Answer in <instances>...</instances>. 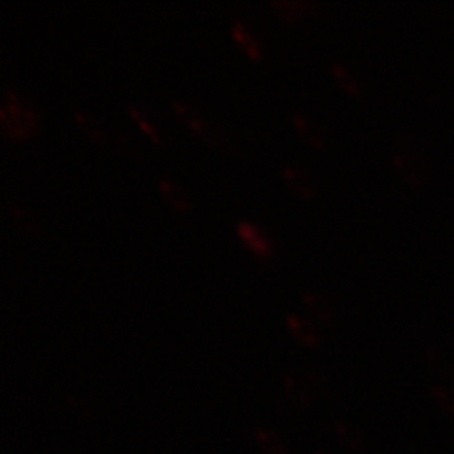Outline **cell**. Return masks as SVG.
Returning a JSON list of instances; mask_svg holds the SVG:
<instances>
[{"instance_id":"obj_17","label":"cell","mask_w":454,"mask_h":454,"mask_svg":"<svg viewBox=\"0 0 454 454\" xmlns=\"http://www.w3.org/2000/svg\"><path fill=\"white\" fill-rule=\"evenodd\" d=\"M129 112H131V116L135 118V121L140 125V129L145 131L146 135H150L153 142H160V135H158V129H155V125L150 121V118L146 116V114L142 112V108H140L138 105L131 103V105H129Z\"/></svg>"},{"instance_id":"obj_18","label":"cell","mask_w":454,"mask_h":454,"mask_svg":"<svg viewBox=\"0 0 454 454\" xmlns=\"http://www.w3.org/2000/svg\"><path fill=\"white\" fill-rule=\"evenodd\" d=\"M317 454H328V452H317Z\"/></svg>"},{"instance_id":"obj_12","label":"cell","mask_w":454,"mask_h":454,"mask_svg":"<svg viewBox=\"0 0 454 454\" xmlns=\"http://www.w3.org/2000/svg\"><path fill=\"white\" fill-rule=\"evenodd\" d=\"M286 322L290 325L292 333L297 339H300L301 343H305V345H317L318 343V333L315 330V325H312L309 320L300 318V317H295V315H288Z\"/></svg>"},{"instance_id":"obj_16","label":"cell","mask_w":454,"mask_h":454,"mask_svg":"<svg viewBox=\"0 0 454 454\" xmlns=\"http://www.w3.org/2000/svg\"><path fill=\"white\" fill-rule=\"evenodd\" d=\"M6 210H8V215H10V218L16 222L23 231H27V233H36L38 230H36V222H35V218L28 215V212H25L20 205H16V203H12V201H6Z\"/></svg>"},{"instance_id":"obj_8","label":"cell","mask_w":454,"mask_h":454,"mask_svg":"<svg viewBox=\"0 0 454 454\" xmlns=\"http://www.w3.org/2000/svg\"><path fill=\"white\" fill-rule=\"evenodd\" d=\"M282 176L286 180L288 186L301 197H310L312 195V182L309 178V175L301 167L297 165H284L282 167Z\"/></svg>"},{"instance_id":"obj_5","label":"cell","mask_w":454,"mask_h":454,"mask_svg":"<svg viewBox=\"0 0 454 454\" xmlns=\"http://www.w3.org/2000/svg\"><path fill=\"white\" fill-rule=\"evenodd\" d=\"M170 105H173L175 112L182 118V121H186L195 133H199V137L205 135L210 121H207L203 118L201 112H199L195 106L188 105L186 101H180V98H173V101H170Z\"/></svg>"},{"instance_id":"obj_10","label":"cell","mask_w":454,"mask_h":454,"mask_svg":"<svg viewBox=\"0 0 454 454\" xmlns=\"http://www.w3.org/2000/svg\"><path fill=\"white\" fill-rule=\"evenodd\" d=\"M158 188L163 193V197L168 201L170 207H175L176 210H188L190 208V201H188V195L184 192L180 186L165 176L158 178Z\"/></svg>"},{"instance_id":"obj_2","label":"cell","mask_w":454,"mask_h":454,"mask_svg":"<svg viewBox=\"0 0 454 454\" xmlns=\"http://www.w3.org/2000/svg\"><path fill=\"white\" fill-rule=\"evenodd\" d=\"M333 432H335L337 442L343 445L348 452H352V454H364L365 452V449H367L365 435L358 428V426L343 422V420H337L333 424Z\"/></svg>"},{"instance_id":"obj_11","label":"cell","mask_w":454,"mask_h":454,"mask_svg":"<svg viewBox=\"0 0 454 454\" xmlns=\"http://www.w3.org/2000/svg\"><path fill=\"white\" fill-rule=\"evenodd\" d=\"M73 116H74L76 123L80 125V129L88 137H91V138H95L98 142H105L108 138L105 127L98 123L90 112H85V110H82L78 106H73Z\"/></svg>"},{"instance_id":"obj_9","label":"cell","mask_w":454,"mask_h":454,"mask_svg":"<svg viewBox=\"0 0 454 454\" xmlns=\"http://www.w3.org/2000/svg\"><path fill=\"white\" fill-rule=\"evenodd\" d=\"M292 123L305 140H309L312 146H324V133H322V127L315 121L310 120L305 114H292Z\"/></svg>"},{"instance_id":"obj_6","label":"cell","mask_w":454,"mask_h":454,"mask_svg":"<svg viewBox=\"0 0 454 454\" xmlns=\"http://www.w3.org/2000/svg\"><path fill=\"white\" fill-rule=\"evenodd\" d=\"M303 303H305L307 310L317 320L325 322V324L333 320V307H332V303H328V300H325L320 292H315V290L303 292Z\"/></svg>"},{"instance_id":"obj_15","label":"cell","mask_w":454,"mask_h":454,"mask_svg":"<svg viewBox=\"0 0 454 454\" xmlns=\"http://www.w3.org/2000/svg\"><path fill=\"white\" fill-rule=\"evenodd\" d=\"M330 70H332V74L335 76V80H337L340 85H343V90H345L347 93L356 95V93L360 91V85H358L356 78H354V74L350 73V70H348L343 63L333 61V63L330 65Z\"/></svg>"},{"instance_id":"obj_3","label":"cell","mask_w":454,"mask_h":454,"mask_svg":"<svg viewBox=\"0 0 454 454\" xmlns=\"http://www.w3.org/2000/svg\"><path fill=\"white\" fill-rule=\"evenodd\" d=\"M254 443L262 454H290V445L280 434L269 428H254Z\"/></svg>"},{"instance_id":"obj_7","label":"cell","mask_w":454,"mask_h":454,"mask_svg":"<svg viewBox=\"0 0 454 454\" xmlns=\"http://www.w3.org/2000/svg\"><path fill=\"white\" fill-rule=\"evenodd\" d=\"M237 231H239L240 239H243L247 243V247L252 248L255 254L267 255L269 252H271V245H269V240L265 239V235L258 230V227H254L248 222H239Z\"/></svg>"},{"instance_id":"obj_13","label":"cell","mask_w":454,"mask_h":454,"mask_svg":"<svg viewBox=\"0 0 454 454\" xmlns=\"http://www.w3.org/2000/svg\"><path fill=\"white\" fill-rule=\"evenodd\" d=\"M231 35H233V38L239 42V44L243 46V50H245L250 57H254V59H258V57L262 55L258 40H255V38L247 31V27H245L243 23H240V21H233V23H231Z\"/></svg>"},{"instance_id":"obj_1","label":"cell","mask_w":454,"mask_h":454,"mask_svg":"<svg viewBox=\"0 0 454 454\" xmlns=\"http://www.w3.org/2000/svg\"><path fill=\"white\" fill-rule=\"evenodd\" d=\"M0 125H3V131L8 137L23 138L28 133L35 131L36 127L35 110L20 93L6 90L3 106H0Z\"/></svg>"},{"instance_id":"obj_14","label":"cell","mask_w":454,"mask_h":454,"mask_svg":"<svg viewBox=\"0 0 454 454\" xmlns=\"http://www.w3.org/2000/svg\"><path fill=\"white\" fill-rule=\"evenodd\" d=\"M273 6L282 13L286 20H297L305 13L309 8L315 4L309 3V0H273Z\"/></svg>"},{"instance_id":"obj_4","label":"cell","mask_w":454,"mask_h":454,"mask_svg":"<svg viewBox=\"0 0 454 454\" xmlns=\"http://www.w3.org/2000/svg\"><path fill=\"white\" fill-rule=\"evenodd\" d=\"M282 385L295 402L305 403V405L310 402L312 392H315V379L309 375L286 373L282 377Z\"/></svg>"}]
</instances>
